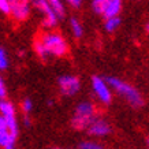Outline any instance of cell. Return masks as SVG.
<instances>
[{"instance_id": "4", "label": "cell", "mask_w": 149, "mask_h": 149, "mask_svg": "<svg viewBox=\"0 0 149 149\" xmlns=\"http://www.w3.org/2000/svg\"><path fill=\"white\" fill-rule=\"evenodd\" d=\"M0 115L4 118L8 133L17 138L18 136V120L15 116V108L7 100H0Z\"/></svg>"}, {"instance_id": "5", "label": "cell", "mask_w": 149, "mask_h": 149, "mask_svg": "<svg viewBox=\"0 0 149 149\" xmlns=\"http://www.w3.org/2000/svg\"><path fill=\"white\" fill-rule=\"evenodd\" d=\"M92 85H93V91L96 92L97 97H99L103 103L109 104L112 96H111V92H109V88H108V85H107V82L100 77H93L92 78Z\"/></svg>"}, {"instance_id": "19", "label": "cell", "mask_w": 149, "mask_h": 149, "mask_svg": "<svg viewBox=\"0 0 149 149\" xmlns=\"http://www.w3.org/2000/svg\"><path fill=\"white\" fill-rule=\"evenodd\" d=\"M22 109H23V112L25 113H29L30 111L33 109V103H32V100L30 99H25L23 100V103H22Z\"/></svg>"}, {"instance_id": "22", "label": "cell", "mask_w": 149, "mask_h": 149, "mask_svg": "<svg viewBox=\"0 0 149 149\" xmlns=\"http://www.w3.org/2000/svg\"><path fill=\"white\" fill-rule=\"evenodd\" d=\"M68 3H70L72 7H79V6H81V0H70Z\"/></svg>"}, {"instance_id": "23", "label": "cell", "mask_w": 149, "mask_h": 149, "mask_svg": "<svg viewBox=\"0 0 149 149\" xmlns=\"http://www.w3.org/2000/svg\"><path fill=\"white\" fill-rule=\"evenodd\" d=\"M25 125H26V126L30 125V119H29V118H25Z\"/></svg>"}, {"instance_id": "3", "label": "cell", "mask_w": 149, "mask_h": 149, "mask_svg": "<svg viewBox=\"0 0 149 149\" xmlns=\"http://www.w3.org/2000/svg\"><path fill=\"white\" fill-rule=\"evenodd\" d=\"M95 120V107L91 103H79L75 108V113L72 118V126L75 129H85Z\"/></svg>"}, {"instance_id": "24", "label": "cell", "mask_w": 149, "mask_h": 149, "mask_svg": "<svg viewBox=\"0 0 149 149\" xmlns=\"http://www.w3.org/2000/svg\"><path fill=\"white\" fill-rule=\"evenodd\" d=\"M146 30H148V33H149V23H148V26H146Z\"/></svg>"}, {"instance_id": "8", "label": "cell", "mask_w": 149, "mask_h": 149, "mask_svg": "<svg viewBox=\"0 0 149 149\" xmlns=\"http://www.w3.org/2000/svg\"><path fill=\"white\" fill-rule=\"evenodd\" d=\"M11 15L17 21H23L30 14V6L27 1H11Z\"/></svg>"}, {"instance_id": "12", "label": "cell", "mask_w": 149, "mask_h": 149, "mask_svg": "<svg viewBox=\"0 0 149 149\" xmlns=\"http://www.w3.org/2000/svg\"><path fill=\"white\" fill-rule=\"evenodd\" d=\"M70 25H71V29H72L74 36L77 37V38L82 37L84 30H82V26H81V23H79V21H78L77 18H71V19H70Z\"/></svg>"}, {"instance_id": "14", "label": "cell", "mask_w": 149, "mask_h": 149, "mask_svg": "<svg viewBox=\"0 0 149 149\" xmlns=\"http://www.w3.org/2000/svg\"><path fill=\"white\" fill-rule=\"evenodd\" d=\"M34 49H36V54L38 55V56H40V58L42 59V60H45V59L48 58V56H49V55L47 54L45 48H44V45L41 44V41H40V40L34 42Z\"/></svg>"}, {"instance_id": "15", "label": "cell", "mask_w": 149, "mask_h": 149, "mask_svg": "<svg viewBox=\"0 0 149 149\" xmlns=\"http://www.w3.org/2000/svg\"><path fill=\"white\" fill-rule=\"evenodd\" d=\"M8 67V56L4 48L0 47V70H6Z\"/></svg>"}, {"instance_id": "26", "label": "cell", "mask_w": 149, "mask_h": 149, "mask_svg": "<svg viewBox=\"0 0 149 149\" xmlns=\"http://www.w3.org/2000/svg\"><path fill=\"white\" fill-rule=\"evenodd\" d=\"M54 149H59V148H54Z\"/></svg>"}, {"instance_id": "25", "label": "cell", "mask_w": 149, "mask_h": 149, "mask_svg": "<svg viewBox=\"0 0 149 149\" xmlns=\"http://www.w3.org/2000/svg\"><path fill=\"white\" fill-rule=\"evenodd\" d=\"M148 145H149V138H148Z\"/></svg>"}, {"instance_id": "11", "label": "cell", "mask_w": 149, "mask_h": 149, "mask_svg": "<svg viewBox=\"0 0 149 149\" xmlns=\"http://www.w3.org/2000/svg\"><path fill=\"white\" fill-rule=\"evenodd\" d=\"M49 6L52 11L55 13V15H56V18H63L64 14H66V10H64V6L62 4V1L52 0V1H49Z\"/></svg>"}, {"instance_id": "7", "label": "cell", "mask_w": 149, "mask_h": 149, "mask_svg": "<svg viewBox=\"0 0 149 149\" xmlns=\"http://www.w3.org/2000/svg\"><path fill=\"white\" fill-rule=\"evenodd\" d=\"M34 4H36V7L40 10L41 13L45 15V18L42 21V26L44 27H54L55 25H56V22H58V18H56L55 13L52 11V8H51L49 3H48V1H44V0H38V1H36Z\"/></svg>"}, {"instance_id": "9", "label": "cell", "mask_w": 149, "mask_h": 149, "mask_svg": "<svg viewBox=\"0 0 149 149\" xmlns=\"http://www.w3.org/2000/svg\"><path fill=\"white\" fill-rule=\"evenodd\" d=\"M88 131L92 136H107L108 133H111V126L105 120H101V119H95L93 122L89 125L88 127Z\"/></svg>"}, {"instance_id": "21", "label": "cell", "mask_w": 149, "mask_h": 149, "mask_svg": "<svg viewBox=\"0 0 149 149\" xmlns=\"http://www.w3.org/2000/svg\"><path fill=\"white\" fill-rule=\"evenodd\" d=\"M4 133H8V129H7V125H6L4 118L0 115V136L4 134Z\"/></svg>"}, {"instance_id": "16", "label": "cell", "mask_w": 149, "mask_h": 149, "mask_svg": "<svg viewBox=\"0 0 149 149\" xmlns=\"http://www.w3.org/2000/svg\"><path fill=\"white\" fill-rule=\"evenodd\" d=\"M79 149H104L103 145L97 144V142H92V141H86L79 145Z\"/></svg>"}, {"instance_id": "6", "label": "cell", "mask_w": 149, "mask_h": 149, "mask_svg": "<svg viewBox=\"0 0 149 149\" xmlns=\"http://www.w3.org/2000/svg\"><path fill=\"white\" fill-rule=\"evenodd\" d=\"M59 86L64 95L72 96L79 91V79L74 75H63L59 78Z\"/></svg>"}, {"instance_id": "20", "label": "cell", "mask_w": 149, "mask_h": 149, "mask_svg": "<svg viewBox=\"0 0 149 149\" xmlns=\"http://www.w3.org/2000/svg\"><path fill=\"white\" fill-rule=\"evenodd\" d=\"M6 96H7V88L4 81L0 78V100H6Z\"/></svg>"}, {"instance_id": "2", "label": "cell", "mask_w": 149, "mask_h": 149, "mask_svg": "<svg viewBox=\"0 0 149 149\" xmlns=\"http://www.w3.org/2000/svg\"><path fill=\"white\" fill-rule=\"evenodd\" d=\"M41 44L44 45L47 54L54 56H63L67 52V42L58 33H47L41 37Z\"/></svg>"}, {"instance_id": "1", "label": "cell", "mask_w": 149, "mask_h": 149, "mask_svg": "<svg viewBox=\"0 0 149 149\" xmlns=\"http://www.w3.org/2000/svg\"><path fill=\"white\" fill-rule=\"evenodd\" d=\"M105 81L108 82L109 86H112L119 95L123 96L131 105H134V107L142 105V97H141V95L138 93L136 88H133L131 85H129V84L120 81V79H118L115 77H108Z\"/></svg>"}, {"instance_id": "13", "label": "cell", "mask_w": 149, "mask_h": 149, "mask_svg": "<svg viewBox=\"0 0 149 149\" xmlns=\"http://www.w3.org/2000/svg\"><path fill=\"white\" fill-rule=\"evenodd\" d=\"M119 25H120V18H119V17H113V18L107 19V22H105V29H107L108 32H113V30L118 29Z\"/></svg>"}, {"instance_id": "18", "label": "cell", "mask_w": 149, "mask_h": 149, "mask_svg": "<svg viewBox=\"0 0 149 149\" xmlns=\"http://www.w3.org/2000/svg\"><path fill=\"white\" fill-rule=\"evenodd\" d=\"M0 11L3 14L11 13V1H8V0H0Z\"/></svg>"}, {"instance_id": "17", "label": "cell", "mask_w": 149, "mask_h": 149, "mask_svg": "<svg viewBox=\"0 0 149 149\" xmlns=\"http://www.w3.org/2000/svg\"><path fill=\"white\" fill-rule=\"evenodd\" d=\"M104 6H105V0H95L92 3V7L95 10V13H97V14H103Z\"/></svg>"}, {"instance_id": "10", "label": "cell", "mask_w": 149, "mask_h": 149, "mask_svg": "<svg viewBox=\"0 0 149 149\" xmlns=\"http://www.w3.org/2000/svg\"><path fill=\"white\" fill-rule=\"evenodd\" d=\"M120 8H122V4H120L119 0H105L103 15L107 19L118 17V14L120 13Z\"/></svg>"}]
</instances>
